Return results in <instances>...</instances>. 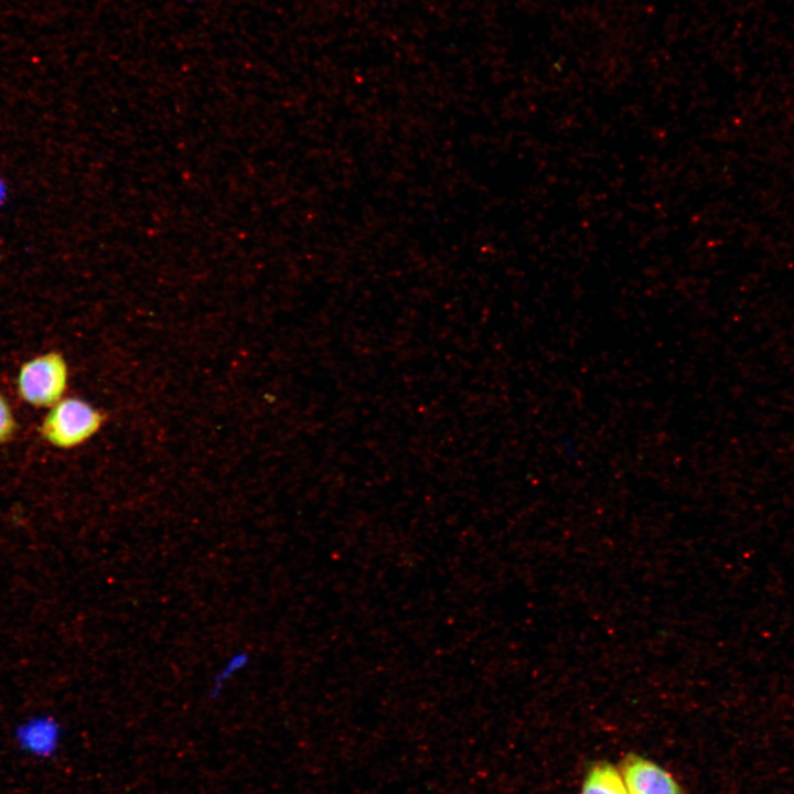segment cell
<instances>
[{
	"label": "cell",
	"mask_w": 794,
	"mask_h": 794,
	"mask_svg": "<svg viewBox=\"0 0 794 794\" xmlns=\"http://www.w3.org/2000/svg\"><path fill=\"white\" fill-rule=\"evenodd\" d=\"M104 421V415L92 404L77 397H64L47 408L40 433L55 448L74 449L92 439Z\"/></svg>",
	"instance_id": "1"
},
{
	"label": "cell",
	"mask_w": 794,
	"mask_h": 794,
	"mask_svg": "<svg viewBox=\"0 0 794 794\" xmlns=\"http://www.w3.org/2000/svg\"><path fill=\"white\" fill-rule=\"evenodd\" d=\"M68 379L66 360L61 353L50 351L29 358L20 366L15 389L25 404L47 409L65 397Z\"/></svg>",
	"instance_id": "2"
},
{
	"label": "cell",
	"mask_w": 794,
	"mask_h": 794,
	"mask_svg": "<svg viewBox=\"0 0 794 794\" xmlns=\"http://www.w3.org/2000/svg\"><path fill=\"white\" fill-rule=\"evenodd\" d=\"M621 775L629 794H683L669 772L639 754L624 758Z\"/></svg>",
	"instance_id": "3"
},
{
	"label": "cell",
	"mask_w": 794,
	"mask_h": 794,
	"mask_svg": "<svg viewBox=\"0 0 794 794\" xmlns=\"http://www.w3.org/2000/svg\"><path fill=\"white\" fill-rule=\"evenodd\" d=\"M580 794H629L621 772L610 762L594 763L587 772Z\"/></svg>",
	"instance_id": "4"
},
{
	"label": "cell",
	"mask_w": 794,
	"mask_h": 794,
	"mask_svg": "<svg viewBox=\"0 0 794 794\" xmlns=\"http://www.w3.org/2000/svg\"><path fill=\"white\" fill-rule=\"evenodd\" d=\"M250 663V655L247 651H237L232 654L213 677L211 687V697L216 698L222 693L224 686L234 676L243 672Z\"/></svg>",
	"instance_id": "5"
},
{
	"label": "cell",
	"mask_w": 794,
	"mask_h": 794,
	"mask_svg": "<svg viewBox=\"0 0 794 794\" xmlns=\"http://www.w3.org/2000/svg\"><path fill=\"white\" fill-rule=\"evenodd\" d=\"M17 431V419L7 397L0 390V444L8 442Z\"/></svg>",
	"instance_id": "6"
}]
</instances>
